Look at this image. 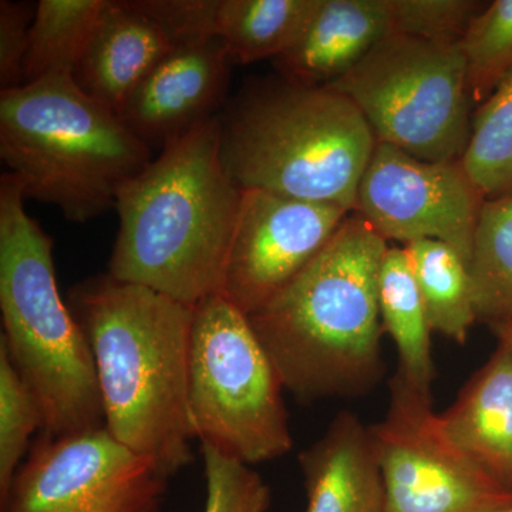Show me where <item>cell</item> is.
Wrapping results in <instances>:
<instances>
[{"instance_id": "cell-1", "label": "cell", "mask_w": 512, "mask_h": 512, "mask_svg": "<svg viewBox=\"0 0 512 512\" xmlns=\"http://www.w3.org/2000/svg\"><path fill=\"white\" fill-rule=\"evenodd\" d=\"M69 306L92 349L104 429L173 477L194 460V306L109 274L74 285Z\"/></svg>"}, {"instance_id": "cell-2", "label": "cell", "mask_w": 512, "mask_h": 512, "mask_svg": "<svg viewBox=\"0 0 512 512\" xmlns=\"http://www.w3.org/2000/svg\"><path fill=\"white\" fill-rule=\"evenodd\" d=\"M242 191L222 156L221 117L192 128L121 188L107 274L187 306L221 293Z\"/></svg>"}, {"instance_id": "cell-3", "label": "cell", "mask_w": 512, "mask_h": 512, "mask_svg": "<svg viewBox=\"0 0 512 512\" xmlns=\"http://www.w3.org/2000/svg\"><path fill=\"white\" fill-rule=\"evenodd\" d=\"M387 248L353 212L291 284L248 316L299 402L363 396L382 380L377 284Z\"/></svg>"}, {"instance_id": "cell-4", "label": "cell", "mask_w": 512, "mask_h": 512, "mask_svg": "<svg viewBox=\"0 0 512 512\" xmlns=\"http://www.w3.org/2000/svg\"><path fill=\"white\" fill-rule=\"evenodd\" d=\"M22 183L0 177V346L33 393L43 434L104 429L92 349L57 288L53 239L25 208Z\"/></svg>"}, {"instance_id": "cell-5", "label": "cell", "mask_w": 512, "mask_h": 512, "mask_svg": "<svg viewBox=\"0 0 512 512\" xmlns=\"http://www.w3.org/2000/svg\"><path fill=\"white\" fill-rule=\"evenodd\" d=\"M0 158L26 200L86 224L114 210L153 150L73 76H55L0 92Z\"/></svg>"}, {"instance_id": "cell-6", "label": "cell", "mask_w": 512, "mask_h": 512, "mask_svg": "<svg viewBox=\"0 0 512 512\" xmlns=\"http://www.w3.org/2000/svg\"><path fill=\"white\" fill-rule=\"evenodd\" d=\"M221 128L222 156L242 188L356 211L377 141L342 93L282 77L255 84Z\"/></svg>"}, {"instance_id": "cell-7", "label": "cell", "mask_w": 512, "mask_h": 512, "mask_svg": "<svg viewBox=\"0 0 512 512\" xmlns=\"http://www.w3.org/2000/svg\"><path fill=\"white\" fill-rule=\"evenodd\" d=\"M284 384L249 318L222 293L192 311L190 410L201 446L247 466L293 448Z\"/></svg>"}, {"instance_id": "cell-8", "label": "cell", "mask_w": 512, "mask_h": 512, "mask_svg": "<svg viewBox=\"0 0 512 512\" xmlns=\"http://www.w3.org/2000/svg\"><path fill=\"white\" fill-rule=\"evenodd\" d=\"M326 87L353 101L377 143L431 163L463 157L473 119L463 43L389 35Z\"/></svg>"}, {"instance_id": "cell-9", "label": "cell", "mask_w": 512, "mask_h": 512, "mask_svg": "<svg viewBox=\"0 0 512 512\" xmlns=\"http://www.w3.org/2000/svg\"><path fill=\"white\" fill-rule=\"evenodd\" d=\"M383 512H510L512 494L450 439L431 393L390 380L386 416L370 426Z\"/></svg>"}, {"instance_id": "cell-10", "label": "cell", "mask_w": 512, "mask_h": 512, "mask_svg": "<svg viewBox=\"0 0 512 512\" xmlns=\"http://www.w3.org/2000/svg\"><path fill=\"white\" fill-rule=\"evenodd\" d=\"M168 477L106 429L43 434L0 512H158Z\"/></svg>"}, {"instance_id": "cell-11", "label": "cell", "mask_w": 512, "mask_h": 512, "mask_svg": "<svg viewBox=\"0 0 512 512\" xmlns=\"http://www.w3.org/2000/svg\"><path fill=\"white\" fill-rule=\"evenodd\" d=\"M484 201L460 161L431 163L377 143L355 212L387 242L437 239L470 264Z\"/></svg>"}, {"instance_id": "cell-12", "label": "cell", "mask_w": 512, "mask_h": 512, "mask_svg": "<svg viewBox=\"0 0 512 512\" xmlns=\"http://www.w3.org/2000/svg\"><path fill=\"white\" fill-rule=\"evenodd\" d=\"M353 212L244 188L222 295L254 315L325 249Z\"/></svg>"}, {"instance_id": "cell-13", "label": "cell", "mask_w": 512, "mask_h": 512, "mask_svg": "<svg viewBox=\"0 0 512 512\" xmlns=\"http://www.w3.org/2000/svg\"><path fill=\"white\" fill-rule=\"evenodd\" d=\"M234 63L220 37L175 45L128 99L121 120L151 150H163L217 117Z\"/></svg>"}, {"instance_id": "cell-14", "label": "cell", "mask_w": 512, "mask_h": 512, "mask_svg": "<svg viewBox=\"0 0 512 512\" xmlns=\"http://www.w3.org/2000/svg\"><path fill=\"white\" fill-rule=\"evenodd\" d=\"M173 40L133 0H107L74 82L117 114L148 74L174 49Z\"/></svg>"}, {"instance_id": "cell-15", "label": "cell", "mask_w": 512, "mask_h": 512, "mask_svg": "<svg viewBox=\"0 0 512 512\" xmlns=\"http://www.w3.org/2000/svg\"><path fill=\"white\" fill-rule=\"evenodd\" d=\"M389 35V0H320L298 42L274 64L288 82L330 86Z\"/></svg>"}, {"instance_id": "cell-16", "label": "cell", "mask_w": 512, "mask_h": 512, "mask_svg": "<svg viewBox=\"0 0 512 512\" xmlns=\"http://www.w3.org/2000/svg\"><path fill=\"white\" fill-rule=\"evenodd\" d=\"M303 512H383L384 485L370 427L339 413L325 433L298 456Z\"/></svg>"}, {"instance_id": "cell-17", "label": "cell", "mask_w": 512, "mask_h": 512, "mask_svg": "<svg viewBox=\"0 0 512 512\" xmlns=\"http://www.w3.org/2000/svg\"><path fill=\"white\" fill-rule=\"evenodd\" d=\"M450 439L512 494V350L498 342L440 414Z\"/></svg>"}, {"instance_id": "cell-18", "label": "cell", "mask_w": 512, "mask_h": 512, "mask_svg": "<svg viewBox=\"0 0 512 512\" xmlns=\"http://www.w3.org/2000/svg\"><path fill=\"white\" fill-rule=\"evenodd\" d=\"M383 333L399 353L397 375L414 389L431 393L436 367L431 355V329L409 252L389 247L383 256L377 284Z\"/></svg>"}, {"instance_id": "cell-19", "label": "cell", "mask_w": 512, "mask_h": 512, "mask_svg": "<svg viewBox=\"0 0 512 512\" xmlns=\"http://www.w3.org/2000/svg\"><path fill=\"white\" fill-rule=\"evenodd\" d=\"M320 0H218L215 36L234 62L251 64L285 55L301 37Z\"/></svg>"}, {"instance_id": "cell-20", "label": "cell", "mask_w": 512, "mask_h": 512, "mask_svg": "<svg viewBox=\"0 0 512 512\" xmlns=\"http://www.w3.org/2000/svg\"><path fill=\"white\" fill-rule=\"evenodd\" d=\"M403 247L412 261L431 332L466 345L477 320L466 259L437 239H420Z\"/></svg>"}, {"instance_id": "cell-21", "label": "cell", "mask_w": 512, "mask_h": 512, "mask_svg": "<svg viewBox=\"0 0 512 512\" xmlns=\"http://www.w3.org/2000/svg\"><path fill=\"white\" fill-rule=\"evenodd\" d=\"M468 268L477 320L512 325V195L484 201Z\"/></svg>"}, {"instance_id": "cell-22", "label": "cell", "mask_w": 512, "mask_h": 512, "mask_svg": "<svg viewBox=\"0 0 512 512\" xmlns=\"http://www.w3.org/2000/svg\"><path fill=\"white\" fill-rule=\"evenodd\" d=\"M107 0H40L30 29L25 83L73 76ZM23 83V84H25Z\"/></svg>"}, {"instance_id": "cell-23", "label": "cell", "mask_w": 512, "mask_h": 512, "mask_svg": "<svg viewBox=\"0 0 512 512\" xmlns=\"http://www.w3.org/2000/svg\"><path fill=\"white\" fill-rule=\"evenodd\" d=\"M461 167L485 200L512 195V72L471 119Z\"/></svg>"}, {"instance_id": "cell-24", "label": "cell", "mask_w": 512, "mask_h": 512, "mask_svg": "<svg viewBox=\"0 0 512 512\" xmlns=\"http://www.w3.org/2000/svg\"><path fill=\"white\" fill-rule=\"evenodd\" d=\"M463 50L471 97L483 103L512 72V0L485 6L468 29Z\"/></svg>"}, {"instance_id": "cell-25", "label": "cell", "mask_w": 512, "mask_h": 512, "mask_svg": "<svg viewBox=\"0 0 512 512\" xmlns=\"http://www.w3.org/2000/svg\"><path fill=\"white\" fill-rule=\"evenodd\" d=\"M37 430H43L39 403L0 346V503L8 497Z\"/></svg>"}, {"instance_id": "cell-26", "label": "cell", "mask_w": 512, "mask_h": 512, "mask_svg": "<svg viewBox=\"0 0 512 512\" xmlns=\"http://www.w3.org/2000/svg\"><path fill=\"white\" fill-rule=\"evenodd\" d=\"M485 6L477 0H389L392 35L446 45L463 43Z\"/></svg>"}, {"instance_id": "cell-27", "label": "cell", "mask_w": 512, "mask_h": 512, "mask_svg": "<svg viewBox=\"0 0 512 512\" xmlns=\"http://www.w3.org/2000/svg\"><path fill=\"white\" fill-rule=\"evenodd\" d=\"M205 467L204 511L269 512L271 487L251 466L201 446Z\"/></svg>"}, {"instance_id": "cell-28", "label": "cell", "mask_w": 512, "mask_h": 512, "mask_svg": "<svg viewBox=\"0 0 512 512\" xmlns=\"http://www.w3.org/2000/svg\"><path fill=\"white\" fill-rule=\"evenodd\" d=\"M133 3L167 33L174 45L215 36L218 0H133Z\"/></svg>"}, {"instance_id": "cell-29", "label": "cell", "mask_w": 512, "mask_h": 512, "mask_svg": "<svg viewBox=\"0 0 512 512\" xmlns=\"http://www.w3.org/2000/svg\"><path fill=\"white\" fill-rule=\"evenodd\" d=\"M36 6L30 3L0 2V92L25 83L30 29Z\"/></svg>"}, {"instance_id": "cell-30", "label": "cell", "mask_w": 512, "mask_h": 512, "mask_svg": "<svg viewBox=\"0 0 512 512\" xmlns=\"http://www.w3.org/2000/svg\"><path fill=\"white\" fill-rule=\"evenodd\" d=\"M497 342L504 343L512 350V325H497L491 328Z\"/></svg>"}, {"instance_id": "cell-31", "label": "cell", "mask_w": 512, "mask_h": 512, "mask_svg": "<svg viewBox=\"0 0 512 512\" xmlns=\"http://www.w3.org/2000/svg\"><path fill=\"white\" fill-rule=\"evenodd\" d=\"M510 512H512V510Z\"/></svg>"}]
</instances>
